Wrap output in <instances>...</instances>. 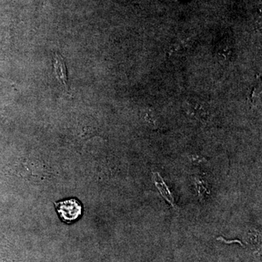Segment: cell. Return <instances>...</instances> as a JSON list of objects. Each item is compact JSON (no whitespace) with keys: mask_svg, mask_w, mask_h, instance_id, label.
I'll return each instance as SVG.
<instances>
[{"mask_svg":"<svg viewBox=\"0 0 262 262\" xmlns=\"http://www.w3.org/2000/svg\"><path fill=\"white\" fill-rule=\"evenodd\" d=\"M155 184L158 189H159L162 195L165 200H167L171 205H173V198L170 193L168 187H167L165 183L164 182L163 179L160 177L159 174H154Z\"/></svg>","mask_w":262,"mask_h":262,"instance_id":"obj_3","label":"cell"},{"mask_svg":"<svg viewBox=\"0 0 262 262\" xmlns=\"http://www.w3.org/2000/svg\"><path fill=\"white\" fill-rule=\"evenodd\" d=\"M55 72H56V77L58 80L63 84L67 90L70 89L69 86V80L67 78V68H66L65 62L61 55L56 53V58H55L54 63Z\"/></svg>","mask_w":262,"mask_h":262,"instance_id":"obj_2","label":"cell"},{"mask_svg":"<svg viewBox=\"0 0 262 262\" xmlns=\"http://www.w3.org/2000/svg\"><path fill=\"white\" fill-rule=\"evenodd\" d=\"M60 218L67 223L75 222L82 215V207L77 199H69L56 203Z\"/></svg>","mask_w":262,"mask_h":262,"instance_id":"obj_1","label":"cell"},{"mask_svg":"<svg viewBox=\"0 0 262 262\" xmlns=\"http://www.w3.org/2000/svg\"><path fill=\"white\" fill-rule=\"evenodd\" d=\"M192 160L194 163H201V162L203 161V160H205L203 157L196 156V155H194V156L192 157Z\"/></svg>","mask_w":262,"mask_h":262,"instance_id":"obj_5","label":"cell"},{"mask_svg":"<svg viewBox=\"0 0 262 262\" xmlns=\"http://www.w3.org/2000/svg\"><path fill=\"white\" fill-rule=\"evenodd\" d=\"M144 118H145L146 121L147 122L149 125H156V117H155L154 111H152V110H146L145 115H144Z\"/></svg>","mask_w":262,"mask_h":262,"instance_id":"obj_4","label":"cell"}]
</instances>
